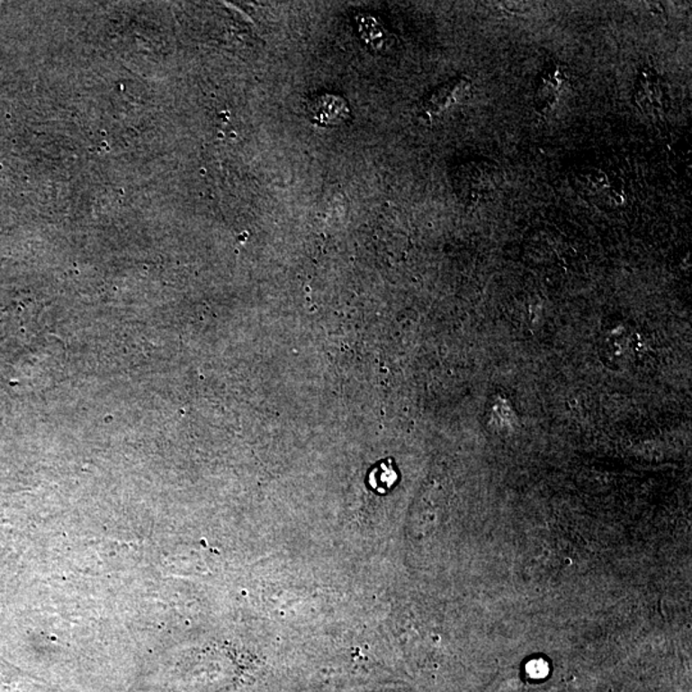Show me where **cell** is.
Returning <instances> with one entry per match:
<instances>
[{"mask_svg": "<svg viewBox=\"0 0 692 692\" xmlns=\"http://www.w3.org/2000/svg\"><path fill=\"white\" fill-rule=\"evenodd\" d=\"M397 481V472L390 465V462L381 463L376 470L370 474V485L380 492H385Z\"/></svg>", "mask_w": 692, "mask_h": 692, "instance_id": "obj_3", "label": "cell"}, {"mask_svg": "<svg viewBox=\"0 0 692 692\" xmlns=\"http://www.w3.org/2000/svg\"><path fill=\"white\" fill-rule=\"evenodd\" d=\"M310 112L316 122L328 126L340 125L349 117V107L346 99L331 94L314 96L310 102Z\"/></svg>", "mask_w": 692, "mask_h": 692, "instance_id": "obj_1", "label": "cell"}, {"mask_svg": "<svg viewBox=\"0 0 692 692\" xmlns=\"http://www.w3.org/2000/svg\"><path fill=\"white\" fill-rule=\"evenodd\" d=\"M528 672L535 677H543L548 672V667H546L545 661H540L539 659V661H534L530 663V666H528Z\"/></svg>", "mask_w": 692, "mask_h": 692, "instance_id": "obj_4", "label": "cell"}, {"mask_svg": "<svg viewBox=\"0 0 692 692\" xmlns=\"http://www.w3.org/2000/svg\"><path fill=\"white\" fill-rule=\"evenodd\" d=\"M464 89L465 85L462 80L444 85L436 92L432 93L430 98L426 99L425 111L427 112L428 116L440 114L459 101V98L463 95Z\"/></svg>", "mask_w": 692, "mask_h": 692, "instance_id": "obj_2", "label": "cell"}]
</instances>
